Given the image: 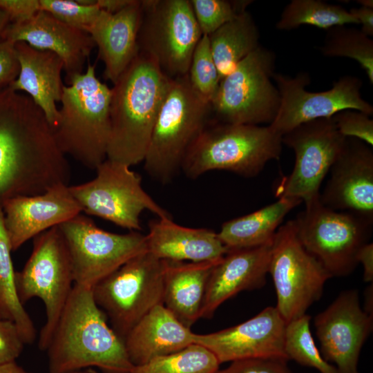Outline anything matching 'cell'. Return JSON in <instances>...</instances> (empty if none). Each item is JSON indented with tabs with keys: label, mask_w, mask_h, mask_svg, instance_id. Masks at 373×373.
<instances>
[{
	"label": "cell",
	"mask_w": 373,
	"mask_h": 373,
	"mask_svg": "<svg viewBox=\"0 0 373 373\" xmlns=\"http://www.w3.org/2000/svg\"><path fill=\"white\" fill-rule=\"evenodd\" d=\"M70 169L42 111L9 86L0 90V205L68 184Z\"/></svg>",
	"instance_id": "cell-1"
},
{
	"label": "cell",
	"mask_w": 373,
	"mask_h": 373,
	"mask_svg": "<svg viewBox=\"0 0 373 373\" xmlns=\"http://www.w3.org/2000/svg\"><path fill=\"white\" fill-rule=\"evenodd\" d=\"M46 350L50 373L90 367L127 373L134 367L123 340L97 305L92 289L75 284Z\"/></svg>",
	"instance_id": "cell-2"
},
{
	"label": "cell",
	"mask_w": 373,
	"mask_h": 373,
	"mask_svg": "<svg viewBox=\"0 0 373 373\" xmlns=\"http://www.w3.org/2000/svg\"><path fill=\"white\" fill-rule=\"evenodd\" d=\"M170 82L155 62L138 53L111 88L106 159L131 167L144 161Z\"/></svg>",
	"instance_id": "cell-3"
},
{
	"label": "cell",
	"mask_w": 373,
	"mask_h": 373,
	"mask_svg": "<svg viewBox=\"0 0 373 373\" xmlns=\"http://www.w3.org/2000/svg\"><path fill=\"white\" fill-rule=\"evenodd\" d=\"M59 118L52 127L60 151L84 166L95 169L107 158L111 135V88L95 73V64L66 80Z\"/></svg>",
	"instance_id": "cell-4"
},
{
	"label": "cell",
	"mask_w": 373,
	"mask_h": 373,
	"mask_svg": "<svg viewBox=\"0 0 373 373\" xmlns=\"http://www.w3.org/2000/svg\"><path fill=\"white\" fill-rule=\"evenodd\" d=\"M282 149V136L268 125L212 119L189 148L180 171L191 179L216 170L252 178L269 162L278 160Z\"/></svg>",
	"instance_id": "cell-5"
},
{
	"label": "cell",
	"mask_w": 373,
	"mask_h": 373,
	"mask_svg": "<svg viewBox=\"0 0 373 373\" xmlns=\"http://www.w3.org/2000/svg\"><path fill=\"white\" fill-rule=\"evenodd\" d=\"M212 119L211 104L193 90L187 75L171 79L143 161L146 172L158 182H170L191 144Z\"/></svg>",
	"instance_id": "cell-6"
},
{
	"label": "cell",
	"mask_w": 373,
	"mask_h": 373,
	"mask_svg": "<svg viewBox=\"0 0 373 373\" xmlns=\"http://www.w3.org/2000/svg\"><path fill=\"white\" fill-rule=\"evenodd\" d=\"M319 196L305 202V210L294 219L297 236L332 278L347 276L358 265V252L370 242L373 220L331 209Z\"/></svg>",
	"instance_id": "cell-7"
},
{
	"label": "cell",
	"mask_w": 373,
	"mask_h": 373,
	"mask_svg": "<svg viewBox=\"0 0 373 373\" xmlns=\"http://www.w3.org/2000/svg\"><path fill=\"white\" fill-rule=\"evenodd\" d=\"M276 55L261 45L251 52L219 84L211 103L213 119L219 122L270 124L280 104L272 81Z\"/></svg>",
	"instance_id": "cell-8"
},
{
	"label": "cell",
	"mask_w": 373,
	"mask_h": 373,
	"mask_svg": "<svg viewBox=\"0 0 373 373\" xmlns=\"http://www.w3.org/2000/svg\"><path fill=\"white\" fill-rule=\"evenodd\" d=\"M166 260L149 251L131 258L93 288L97 305L123 341L151 309L163 304Z\"/></svg>",
	"instance_id": "cell-9"
},
{
	"label": "cell",
	"mask_w": 373,
	"mask_h": 373,
	"mask_svg": "<svg viewBox=\"0 0 373 373\" xmlns=\"http://www.w3.org/2000/svg\"><path fill=\"white\" fill-rule=\"evenodd\" d=\"M73 283L70 253L59 226L35 236L29 258L21 271H15V284L23 305L33 298L44 304L46 320L39 338L41 350L49 344Z\"/></svg>",
	"instance_id": "cell-10"
},
{
	"label": "cell",
	"mask_w": 373,
	"mask_h": 373,
	"mask_svg": "<svg viewBox=\"0 0 373 373\" xmlns=\"http://www.w3.org/2000/svg\"><path fill=\"white\" fill-rule=\"evenodd\" d=\"M202 36L189 0H142L138 53L169 79L186 76Z\"/></svg>",
	"instance_id": "cell-11"
},
{
	"label": "cell",
	"mask_w": 373,
	"mask_h": 373,
	"mask_svg": "<svg viewBox=\"0 0 373 373\" xmlns=\"http://www.w3.org/2000/svg\"><path fill=\"white\" fill-rule=\"evenodd\" d=\"M95 171L96 176L90 181L69 186L82 213L129 231H141L140 216L145 211L160 219H172L143 189L140 176L131 166L106 159Z\"/></svg>",
	"instance_id": "cell-12"
},
{
	"label": "cell",
	"mask_w": 373,
	"mask_h": 373,
	"mask_svg": "<svg viewBox=\"0 0 373 373\" xmlns=\"http://www.w3.org/2000/svg\"><path fill=\"white\" fill-rule=\"evenodd\" d=\"M269 274L276 290V308L286 323L305 315L332 278L300 242L294 220L280 225L274 236Z\"/></svg>",
	"instance_id": "cell-13"
},
{
	"label": "cell",
	"mask_w": 373,
	"mask_h": 373,
	"mask_svg": "<svg viewBox=\"0 0 373 373\" xmlns=\"http://www.w3.org/2000/svg\"><path fill=\"white\" fill-rule=\"evenodd\" d=\"M67 245L74 284L92 289L127 261L147 251L140 231H105L82 213L59 225Z\"/></svg>",
	"instance_id": "cell-14"
},
{
	"label": "cell",
	"mask_w": 373,
	"mask_h": 373,
	"mask_svg": "<svg viewBox=\"0 0 373 373\" xmlns=\"http://www.w3.org/2000/svg\"><path fill=\"white\" fill-rule=\"evenodd\" d=\"M273 80L279 92L280 104L268 126L281 136L303 123L329 118L344 110L373 114L372 105L362 97L363 83L357 77L342 76L331 88L319 92L306 89L311 82L306 72H300L294 77L274 73Z\"/></svg>",
	"instance_id": "cell-15"
},
{
	"label": "cell",
	"mask_w": 373,
	"mask_h": 373,
	"mask_svg": "<svg viewBox=\"0 0 373 373\" xmlns=\"http://www.w3.org/2000/svg\"><path fill=\"white\" fill-rule=\"evenodd\" d=\"M346 140L332 117L303 123L284 134L283 144L294 151L295 163L291 173L276 187V196L304 202L319 196L321 184Z\"/></svg>",
	"instance_id": "cell-16"
},
{
	"label": "cell",
	"mask_w": 373,
	"mask_h": 373,
	"mask_svg": "<svg viewBox=\"0 0 373 373\" xmlns=\"http://www.w3.org/2000/svg\"><path fill=\"white\" fill-rule=\"evenodd\" d=\"M320 352L338 373H359L358 362L363 345L372 331L373 316L361 305L358 291H341L314 318Z\"/></svg>",
	"instance_id": "cell-17"
},
{
	"label": "cell",
	"mask_w": 373,
	"mask_h": 373,
	"mask_svg": "<svg viewBox=\"0 0 373 373\" xmlns=\"http://www.w3.org/2000/svg\"><path fill=\"white\" fill-rule=\"evenodd\" d=\"M286 324L276 307L269 306L235 326L195 334L194 343L211 351L220 364L253 358L288 361L284 348Z\"/></svg>",
	"instance_id": "cell-18"
},
{
	"label": "cell",
	"mask_w": 373,
	"mask_h": 373,
	"mask_svg": "<svg viewBox=\"0 0 373 373\" xmlns=\"http://www.w3.org/2000/svg\"><path fill=\"white\" fill-rule=\"evenodd\" d=\"M321 202L336 211L354 213L373 220V150L366 143L347 137L331 166Z\"/></svg>",
	"instance_id": "cell-19"
},
{
	"label": "cell",
	"mask_w": 373,
	"mask_h": 373,
	"mask_svg": "<svg viewBox=\"0 0 373 373\" xmlns=\"http://www.w3.org/2000/svg\"><path fill=\"white\" fill-rule=\"evenodd\" d=\"M1 207L12 251L30 239L82 213L69 185L64 183L40 194L8 198Z\"/></svg>",
	"instance_id": "cell-20"
},
{
	"label": "cell",
	"mask_w": 373,
	"mask_h": 373,
	"mask_svg": "<svg viewBox=\"0 0 373 373\" xmlns=\"http://www.w3.org/2000/svg\"><path fill=\"white\" fill-rule=\"evenodd\" d=\"M1 38L13 44L23 41L35 48L54 52L64 62L66 80L83 73L86 60L95 46L87 32L44 10L26 21L10 23Z\"/></svg>",
	"instance_id": "cell-21"
},
{
	"label": "cell",
	"mask_w": 373,
	"mask_h": 373,
	"mask_svg": "<svg viewBox=\"0 0 373 373\" xmlns=\"http://www.w3.org/2000/svg\"><path fill=\"white\" fill-rule=\"evenodd\" d=\"M271 243L255 247L229 249L211 270L200 318H211L228 299L240 291L258 289L265 285Z\"/></svg>",
	"instance_id": "cell-22"
},
{
	"label": "cell",
	"mask_w": 373,
	"mask_h": 373,
	"mask_svg": "<svg viewBox=\"0 0 373 373\" xmlns=\"http://www.w3.org/2000/svg\"><path fill=\"white\" fill-rule=\"evenodd\" d=\"M141 1L133 0L115 13L101 9L87 30L98 48V58L104 64V77L113 84L138 55Z\"/></svg>",
	"instance_id": "cell-23"
},
{
	"label": "cell",
	"mask_w": 373,
	"mask_h": 373,
	"mask_svg": "<svg viewBox=\"0 0 373 373\" xmlns=\"http://www.w3.org/2000/svg\"><path fill=\"white\" fill-rule=\"evenodd\" d=\"M19 72L9 87L25 92L42 111L51 128L59 118L56 103L61 101L64 84L61 58L50 51L35 48L26 42L15 44Z\"/></svg>",
	"instance_id": "cell-24"
},
{
	"label": "cell",
	"mask_w": 373,
	"mask_h": 373,
	"mask_svg": "<svg viewBox=\"0 0 373 373\" xmlns=\"http://www.w3.org/2000/svg\"><path fill=\"white\" fill-rule=\"evenodd\" d=\"M146 238L147 251L163 260L215 262L229 250L214 231L181 226L173 219L151 220Z\"/></svg>",
	"instance_id": "cell-25"
},
{
	"label": "cell",
	"mask_w": 373,
	"mask_h": 373,
	"mask_svg": "<svg viewBox=\"0 0 373 373\" xmlns=\"http://www.w3.org/2000/svg\"><path fill=\"white\" fill-rule=\"evenodd\" d=\"M195 335L160 304L134 325L124 343L130 361L137 366L195 343Z\"/></svg>",
	"instance_id": "cell-26"
},
{
	"label": "cell",
	"mask_w": 373,
	"mask_h": 373,
	"mask_svg": "<svg viewBox=\"0 0 373 373\" xmlns=\"http://www.w3.org/2000/svg\"><path fill=\"white\" fill-rule=\"evenodd\" d=\"M219 260L200 262L166 260L163 305L188 328L191 329L200 318L209 278Z\"/></svg>",
	"instance_id": "cell-27"
},
{
	"label": "cell",
	"mask_w": 373,
	"mask_h": 373,
	"mask_svg": "<svg viewBox=\"0 0 373 373\" xmlns=\"http://www.w3.org/2000/svg\"><path fill=\"white\" fill-rule=\"evenodd\" d=\"M302 200L282 197L272 204L222 224L218 236L229 249L249 248L271 243L285 216Z\"/></svg>",
	"instance_id": "cell-28"
},
{
	"label": "cell",
	"mask_w": 373,
	"mask_h": 373,
	"mask_svg": "<svg viewBox=\"0 0 373 373\" xmlns=\"http://www.w3.org/2000/svg\"><path fill=\"white\" fill-rule=\"evenodd\" d=\"M260 37L258 28L247 10L208 36L220 80L260 46Z\"/></svg>",
	"instance_id": "cell-29"
},
{
	"label": "cell",
	"mask_w": 373,
	"mask_h": 373,
	"mask_svg": "<svg viewBox=\"0 0 373 373\" xmlns=\"http://www.w3.org/2000/svg\"><path fill=\"white\" fill-rule=\"evenodd\" d=\"M11 252L4 224V215L0 205V316L1 319L12 321L25 344H30L35 339L36 331L17 294Z\"/></svg>",
	"instance_id": "cell-30"
},
{
	"label": "cell",
	"mask_w": 373,
	"mask_h": 373,
	"mask_svg": "<svg viewBox=\"0 0 373 373\" xmlns=\"http://www.w3.org/2000/svg\"><path fill=\"white\" fill-rule=\"evenodd\" d=\"M358 24L342 6L322 0H291L283 10L276 28L290 31L303 25L328 30L334 26Z\"/></svg>",
	"instance_id": "cell-31"
},
{
	"label": "cell",
	"mask_w": 373,
	"mask_h": 373,
	"mask_svg": "<svg viewBox=\"0 0 373 373\" xmlns=\"http://www.w3.org/2000/svg\"><path fill=\"white\" fill-rule=\"evenodd\" d=\"M320 52L327 57L355 60L373 84V40L361 30L338 26L327 30Z\"/></svg>",
	"instance_id": "cell-32"
},
{
	"label": "cell",
	"mask_w": 373,
	"mask_h": 373,
	"mask_svg": "<svg viewBox=\"0 0 373 373\" xmlns=\"http://www.w3.org/2000/svg\"><path fill=\"white\" fill-rule=\"evenodd\" d=\"M220 364L211 351L193 343L178 352L134 366L127 373H216Z\"/></svg>",
	"instance_id": "cell-33"
},
{
	"label": "cell",
	"mask_w": 373,
	"mask_h": 373,
	"mask_svg": "<svg viewBox=\"0 0 373 373\" xmlns=\"http://www.w3.org/2000/svg\"><path fill=\"white\" fill-rule=\"evenodd\" d=\"M311 317L305 314L286 324L284 348L288 359L301 365L316 369L320 373H338L326 361L316 346L311 330Z\"/></svg>",
	"instance_id": "cell-34"
},
{
	"label": "cell",
	"mask_w": 373,
	"mask_h": 373,
	"mask_svg": "<svg viewBox=\"0 0 373 373\" xmlns=\"http://www.w3.org/2000/svg\"><path fill=\"white\" fill-rule=\"evenodd\" d=\"M187 77L193 90L211 104L218 90L220 79L207 35L201 37L193 50Z\"/></svg>",
	"instance_id": "cell-35"
},
{
	"label": "cell",
	"mask_w": 373,
	"mask_h": 373,
	"mask_svg": "<svg viewBox=\"0 0 373 373\" xmlns=\"http://www.w3.org/2000/svg\"><path fill=\"white\" fill-rule=\"evenodd\" d=\"M202 35L209 36L224 23L246 11L253 1L189 0Z\"/></svg>",
	"instance_id": "cell-36"
},
{
	"label": "cell",
	"mask_w": 373,
	"mask_h": 373,
	"mask_svg": "<svg viewBox=\"0 0 373 373\" xmlns=\"http://www.w3.org/2000/svg\"><path fill=\"white\" fill-rule=\"evenodd\" d=\"M41 10L59 21L87 32L100 13L97 3L85 5L78 0H39Z\"/></svg>",
	"instance_id": "cell-37"
},
{
	"label": "cell",
	"mask_w": 373,
	"mask_h": 373,
	"mask_svg": "<svg viewBox=\"0 0 373 373\" xmlns=\"http://www.w3.org/2000/svg\"><path fill=\"white\" fill-rule=\"evenodd\" d=\"M332 119L342 135L359 140L372 147L373 119L370 115L356 110H344Z\"/></svg>",
	"instance_id": "cell-38"
},
{
	"label": "cell",
	"mask_w": 373,
	"mask_h": 373,
	"mask_svg": "<svg viewBox=\"0 0 373 373\" xmlns=\"http://www.w3.org/2000/svg\"><path fill=\"white\" fill-rule=\"evenodd\" d=\"M287 361L275 358H247L231 362L216 373H292Z\"/></svg>",
	"instance_id": "cell-39"
},
{
	"label": "cell",
	"mask_w": 373,
	"mask_h": 373,
	"mask_svg": "<svg viewBox=\"0 0 373 373\" xmlns=\"http://www.w3.org/2000/svg\"><path fill=\"white\" fill-rule=\"evenodd\" d=\"M25 344L17 325L7 319L0 320V365L15 361Z\"/></svg>",
	"instance_id": "cell-40"
},
{
	"label": "cell",
	"mask_w": 373,
	"mask_h": 373,
	"mask_svg": "<svg viewBox=\"0 0 373 373\" xmlns=\"http://www.w3.org/2000/svg\"><path fill=\"white\" fill-rule=\"evenodd\" d=\"M19 72L15 44L0 38V90L8 87L17 77Z\"/></svg>",
	"instance_id": "cell-41"
},
{
	"label": "cell",
	"mask_w": 373,
	"mask_h": 373,
	"mask_svg": "<svg viewBox=\"0 0 373 373\" xmlns=\"http://www.w3.org/2000/svg\"><path fill=\"white\" fill-rule=\"evenodd\" d=\"M0 8L9 16L10 23H21L41 10L39 0H0Z\"/></svg>",
	"instance_id": "cell-42"
},
{
	"label": "cell",
	"mask_w": 373,
	"mask_h": 373,
	"mask_svg": "<svg viewBox=\"0 0 373 373\" xmlns=\"http://www.w3.org/2000/svg\"><path fill=\"white\" fill-rule=\"evenodd\" d=\"M358 264H361L363 269V278L365 283L373 281V243L364 245L357 254Z\"/></svg>",
	"instance_id": "cell-43"
},
{
	"label": "cell",
	"mask_w": 373,
	"mask_h": 373,
	"mask_svg": "<svg viewBox=\"0 0 373 373\" xmlns=\"http://www.w3.org/2000/svg\"><path fill=\"white\" fill-rule=\"evenodd\" d=\"M349 12L355 17L358 23L361 25V32L370 37H372L373 8L360 6L351 8Z\"/></svg>",
	"instance_id": "cell-44"
},
{
	"label": "cell",
	"mask_w": 373,
	"mask_h": 373,
	"mask_svg": "<svg viewBox=\"0 0 373 373\" xmlns=\"http://www.w3.org/2000/svg\"><path fill=\"white\" fill-rule=\"evenodd\" d=\"M132 1L133 0H97V3L100 9L110 13H115L128 6Z\"/></svg>",
	"instance_id": "cell-45"
},
{
	"label": "cell",
	"mask_w": 373,
	"mask_h": 373,
	"mask_svg": "<svg viewBox=\"0 0 373 373\" xmlns=\"http://www.w3.org/2000/svg\"><path fill=\"white\" fill-rule=\"evenodd\" d=\"M373 285L372 283L364 291L363 310L368 314L373 316Z\"/></svg>",
	"instance_id": "cell-46"
},
{
	"label": "cell",
	"mask_w": 373,
	"mask_h": 373,
	"mask_svg": "<svg viewBox=\"0 0 373 373\" xmlns=\"http://www.w3.org/2000/svg\"><path fill=\"white\" fill-rule=\"evenodd\" d=\"M0 373H28L15 361L0 365Z\"/></svg>",
	"instance_id": "cell-47"
},
{
	"label": "cell",
	"mask_w": 373,
	"mask_h": 373,
	"mask_svg": "<svg viewBox=\"0 0 373 373\" xmlns=\"http://www.w3.org/2000/svg\"><path fill=\"white\" fill-rule=\"evenodd\" d=\"M10 23L8 15L0 8V38Z\"/></svg>",
	"instance_id": "cell-48"
},
{
	"label": "cell",
	"mask_w": 373,
	"mask_h": 373,
	"mask_svg": "<svg viewBox=\"0 0 373 373\" xmlns=\"http://www.w3.org/2000/svg\"><path fill=\"white\" fill-rule=\"evenodd\" d=\"M357 2L360 6L373 8L372 0H358Z\"/></svg>",
	"instance_id": "cell-49"
},
{
	"label": "cell",
	"mask_w": 373,
	"mask_h": 373,
	"mask_svg": "<svg viewBox=\"0 0 373 373\" xmlns=\"http://www.w3.org/2000/svg\"><path fill=\"white\" fill-rule=\"evenodd\" d=\"M65 373H99V372H97L95 370H90V369H86V370L83 369V370L68 372H65Z\"/></svg>",
	"instance_id": "cell-50"
},
{
	"label": "cell",
	"mask_w": 373,
	"mask_h": 373,
	"mask_svg": "<svg viewBox=\"0 0 373 373\" xmlns=\"http://www.w3.org/2000/svg\"><path fill=\"white\" fill-rule=\"evenodd\" d=\"M1 316H0V320H1Z\"/></svg>",
	"instance_id": "cell-51"
}]
</instances>
